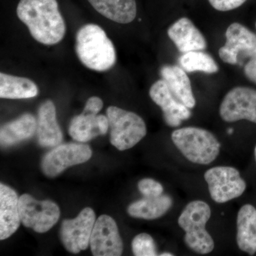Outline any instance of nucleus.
<instances>
[{"instance_id": "nucleus-1", "label": "nucleus", "mask_w": 256, "mask_h": 256, "mask_svg": "<svg viewBox=\"0 0 256 256\" xmlns=\"http://www.w3.org/2000/svg\"><path fill=\"white\" fill-rule=\"evenodd\" d=\"M16 14L40 43L56 44L65 36L66 24L56 0H20Z\"/></svg>"}, {"instance_id": "nucleus-22", "label": "nucleus", "mask_w": 256, "mask_h": 256, "mask_svg": "<svg viewBox=\"0 0 256 256\" xmlns=\"http://www.w3.org/2000/svg\"><path fill=\"white\" fill-rule=\"evenodd\" d=\"M172 205V198L168 195L144 197L130 204L128 208V213L133 218L154 220L166 214Z\"/></svg>"}, {"instance_id": "nucleus-6", "label": "nucleus", "mask_w": 256, "mask_h": 256, "mask_svg": "<svg viewBox=\"0 0 256 256\" xmlns=\"http://www.w3.org/2000/svg\"><path fill=\"white\" fill-rule=\"evenodd\" d=\"M210 198L216 203L224 204L238 198L246 190L245 180L236 168L217 166L204 173Z\"/></svg>"}, {"instance_id": "nucleus-21", "label": "nucleus", "mask_w": 256, "mask_h": 256, "mask_svg": "<svg viewBox=\"0 0 256 256\" xmlns=\"http://www.w3.org/2000/svg\"><path fill=\"white\" fill-rule=\"evenodd\" d=\"M102 16L114 22H132L137 15L136 0H88Z\"/></svg>"}, {"instance_id": "nucleus-4", "label": "nucleus", "mask_w": 256, "mask_h": 256, "mask_svg": "<svg viewBox=\"0 0 256 256\" xmlns=\"http://www.w3.org/2000/svg\"><path fill=\"white\" fill-rule=\"evenodd\" d=\"M172 140L186 159L194 164L208 165L220 156V143L204 128H178L172 133Z\"/></svg>"}, {"instance_id": "nucleus-19", "label": "nucleus", "mask_w": 256, "mask_h": 256, "mask_svg": "<svg viewBox=\"0 0 256 256\" xmlns=\"http://www.w3.org/2000/svg\"><path fill=\"white\" fill-rule=\"evenodd\" d=\"M236 242L238 248L248 255L256 252V208L252 204L244 205L236 218Z\"/></svg>"}, {"instance_id": "nucleus-9", "label": "nucleus", "mask_w": 256, "mask_h": 256, "mask_svg": "<svg viewBox=\"0 0 256 256\" xmlns=\"http://www.w3.org/2000/svg\"><path fill=\"white\" fill-rule=\"evenodd\" d=\"M220 114L227 122L246 120L256 124V89L238 86L229 90L220 104Z\"/></svg>"}, {"instance_id": "nucleus-8", "label": "nucleus", "mask_w": 256, "mask_h": 256, "mask_svg": "<svg viewBox=\"0 0 256 256\" xmlns=\"http://www.w3.org/2000/svg\"><path fill=\"white\" fill-rule=\"evenodd\" d=\"M92 156V149L88 144L73 142L60 144L44 156L42 170L48 178H56L69 166L86 162Z\"/></svg>"}, {"instance_id": "nucleus-27", "label": "nucleus", "mask_w": 256, "mask_h": 256, "mask_svg": "<svg viewBox=\"0 0 256 256\" xmlns=\"http://www.w3.org/2000/svg\"><path fill=\"white\" fill-rule=\"evenodd\" d=\"M246 0H208L212 8L220 12H228L236 9Z\"/></svg>"}, {"instance_id": "nucleus-28", "label": "nucleus", "mask_w": 256, "mask_h": 256, "mask_svg": "<svg viewBox=\"0 0 256 256\" xmlns=\"http://www.w3.org/2000/svg\"><path fill=\"white\" fill-rule=\"evenodd\" d=\"M244 74L250 82L256 84V54L252 57L246 64Z\"/></svg>"}, {"instance_id": "nucleus-26", "label": "nucleus", "mask_w": 256, "mask_h": 256, "mask_svg": "<svg viewBox=\"0 0 256 256\" xmlns=\"http://www.w3.org/2000/svg\"><path fill=\"white\" fill-rule=\"evenodd\" d=\"M138 190L144 197H156L163 194L164 188L156 180L151 178H142L138 182Z\"/></svg>"}, {"instance_id": "nucleus-29", "label": "nucleus", "mask_w": 256, "mask_h": 256, "mask_svg": "<svg viewBox=\"0 0 256 256\" xmlns=\"http://www.w3.org/2000/svg\"><path fill=\"white\" fill-rule=\"evenodd\" d=\"M161 256H173L174 254H171V252H162V254L160 255Z\"/></svg>"}, {"instance_id": "nucleus-24", "label": "nucleus", "mask_w": 256, "mask_h": 256, "mask_svg": "<svg viewBox=\"0 0 256 256\" xmlns=\"http://www.w3.org/2000/svg\"><path fill=\"white\" fill-rule=\"evenodd\" d=\"M180 66L186 72H201L215 74L218 72V66L212 56L202 50H193L183 54L178 58Z\"/></svg>"}, {"instance_id": "nucleus-11", "label": "nucleus", "mask_w": 256, "mask_h": 256, "mask_svg": "<svg viewBox=\"0 0 256 256\" xmlns=\"http://www.w3.org/2000/svg\"><path fill=\"white\" fill-rule=\"evenodd\" d=\"M101 110L98 104L87 101L82 114L75 116L69 124L70 137L80 142H86L98 136H104L108 130L107 116L98 114Z\"/></svg>"}, {"instance_id": "nucleus-13", "label": "nucleus", "mask_w": 256, "mask_h": 256, "mask_svg": "<svg viewBox=\"0 0 256 256\" xmlns=\"http://www.w3.org/2000/svg\"><path fill=\"white\" fill-rule=\"evenodd\" d=\"M90 250L95 256H120L124 244L117 224L108 215H101L96 220L90 237Z\"/></svg>"}, {"instance_id": "nucleus-10", "label": "nucleus", "mask_w": 256, "mask_h": 256, "mask_svg": "<svg viewBox=\"0 0 256 256\" xmlns=\"http://www.w3.org/2000/svg\"><path fill=\"white\" fill-rule=\"evenodd\" d=\"M95 223V212L89 207L82 210L74 220H63L60 237L66 249L75 254L86 250L90 244Z\"/></svg>"}, {"instance_id": "nucleus-5", "label": "nucleus", "mask_w": 256, "mask_h": 256, "mask_svg": "<svg viewBox=\"0 0 256 256\" xmlns=\"http://www.w3.org/2000/svg\"><path fill=\"white\" fill-rule=\"evenodd\" d=\"M110 128V142L120 151L130 149L146 137V126L144 120L134 114L110 106L106 110Z\"/></svg>"}, {"instance_id": "nucleus-20", "label": "nucleus", "mask_w": 256, "mask_h": 256, "mask_svg": "<svg viewBox=\"0 0 256 256\" xmlns=\"http://www.w3.org/2000/svg\"><path fill=\"white\" fill-rule=\"evenodd\" d=\"M37 120L33 114H25L4 124L0 130V142L4 148L15 146L30 139L36 131Z\"/></svg>"}, {"instance_id": "nucleus-3", "label": "nucleus", "mask_w": 256, "mask_h": 256, "mask_svg": "<svg viewBox=\"0 0 256 256\" xmlns=\"http://www.w3.org/2000/svg\"><path fill=\"white\" fill-rule=\"evenodd\" d=\"M212 216L206 202L195 200L186 204L180 214L178 224L184 232V242L196 254L206 255L214 249V240L206 230V226Z\"/></svg>"}, {"instance_id": "nucleus-18", "label": "nucleus", "mask_w": 256, "mask_h": 256, "mask_svg": "<svg viewBox=\"0 0 256 256\" xmlns=\"http://www.w3.org/2000/svg\"><path fill=\"white\" fill-rule=\"evenodd\" d=\"M162 78L168 84L174 97L192 109L196 106L191 82L186 72L178 66H164L160 70Z\"/></svg>"}, {"instance_id": "nucleus-31", "label": "nucleus", "mask_w": 256, "mask_h": 256, "mask_svg": "<svg viewBox=\"0 0 256 256\" xmlns=\"http://www.w3.org/2000/svg\"></svg>"}, {"instance_id": "nucleus-7", "label": "nucleus", "mask_w": 256, "mask_h": 256, "mask_svg": "<svg viewBox=\"0 0 256 256\" xmlns=\"http://www.w3.org/2000/svg\"><path fill=\"white\" fill-rule=\"evenodd\" d=\"M18 205L22 223L37 233L48 232L60 220V207L50 200L38 201L25 194L20 197Z\"/></svg>"}, {"instance_id": "nucleus-25", "label": "nucleus", "mask_w": 256, "mask_h": 256, "mask_svg": "<svg viewBox=\"0 0 256 256\" xmlns=\"http://www.w3.org/2000/svg\"><path fill=\"white\" fill-rule=\"evenodd\" d=\"M133 254L136 256H156L158 255L156 247L152 237L149 234H138L132 242Z\"/></svg>"}, {"instance_id": "nucleus-17", "label": "nucleus", "mask_w": 256, "mask_h": 256, "mask_svg": "<svg viewBox=\"0 0 256 256\" xmlns=\"http://www.w3.org/2000/svg\"><path fill=\"white\" fill-rule=\"evenodd\" d=\"M36 132L38 144L44 148L58 146L63 140L55 105L52 100L45 101L38 108Z\"/></svg>"}, {"instance_id": "nucleus-15", "label": "nucleus", "mask_w": 256, "mask_h": 256, "mask_svg": "<svg viewBox=\"0 0 256 256\" xmlns=\"http://www.w3.org/2000/svg\"><path fill=\"white\" fill-rule=\"evenodd\" d=\"M168 34L181 53L206 48L204 36L190 18H178L168 28Z\"/></svg>"}, {"instance_id": "nucleus-23", "label": "nucleus", "mask_w": 256, "mask_h": 256, "mask_svg": "<svg viewBox=\"0 0 256 256\" xmlns=\"http://www.w3.org/2000/svg\"><path fill=\"white\" fill-rule=\"evenodd\" d=\"M38 86L33 80L24 77L0 74V97L6 99H28L36 97Z\"/></svg>"}, {"instance_id": "nucleus-2", "label": "nucleus", "mask_w": 256, "mask_h": 256, "mask_svg": "<svg viewBox=\"0 0 256 256\" xmlns=\"http://www.w3.org/2000/svg\"><path fill=\"white\" fill-rule=\"evenodd\" d=\"M76 52L85 66L104 72L114 66L117 60L114 44L105 31L95 24H87L78 30Z\"/></svg>"}, {"instance_id": "nucleus-16", "label": "nucleus", "mask_w": 256, "mask_h": 256, "mask_svg": "<svg viewBox=\"0 0 256 256\" xmlns=\"http://www.w3.org/2000/svg\"><path fill=\"white\" fill-rule=\"evenodd\" d=\"M18 198L12 188L0 184V239L11 236L20 227V218Z\"/></svg>"}, {"instance_id": "nucleus-12", "label": "nucleus", "mask_w": 256, "mask_h": 256, "mask_svg": "<svg viewBox=\"0 0 256 256\" xmlns=\"http://www.w3.org/2000/svg\"><path fill=\"white\" fill-rule=\"evenodd\" d=\"M226 43L218 50L224 63L236 65L239 56L249 58L256 54V34L240 23H233L226 32Z\"/></svg>"}, {"instance_id": "nucleus-30", "label": "nucleus", "mask_w": 256, "mask_h": 256, "mask_svg": "<svg viewBox=\"0 0 256 256\" xmlns=\"http://www.w3.org/2000/svg\"><path fill=\"white\" fill-rule=\"evenodd\" d=\"M254 156H255V160L256 162V146H255V149H254Z\"/></svg>"}, {"instance_id": "nucleus-14", "label": "nucleus", "mask_w": 256, "mask_h": 256, "mask_svg": "<svg viewBox=\"0 0 256 256\" xmlns=\"http://www.w3.org/2000/svg\"><path fill=\"white\" fill-rule=\"evenodd\" d=\"M149 94L152 100L161 108L165 122L170 127H178L191 118L190 108L174 97L163 79L152 84Z\"/></svg>"}]
</instances>
